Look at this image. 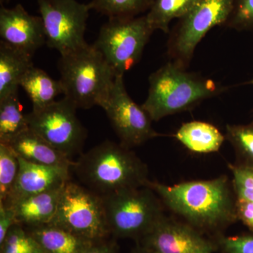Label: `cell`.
<instances>
[{
    "instance_id": "cell-1",
    "label": "cell",
    "mask_w": 253,
    "mask_h": 253,
    "mask_svg": "<svg viewBox=\"0 0 253 253\" xmlns=\"http://www.w3.org/2000/svg\"><path fill=\"white\" fill-rule=\"evenodd\" d=\"M146 186L154 190L165 207L208 237L224 234L238 221L236 198L226 175L171 186L150 180Z\"/></svg>"
},
{
    "instance_id": "cell-2",
    "label": "cell",
    "mask_w": 253,
    "mask_h": 253,
    "mask_svg": "<svg viewBox=\"0 0 253 253\" xmlns=\"http://www.w3.org/2000/svg\"><path fill=\"white\" fill-rule=\"evenodd\" d=\"M71 169L87 189L101 196L121 190L146 187L147 166L131 149L111 141L81 154Z\"/></svg>"
},
{
    "instance_id": "cell-3",
    "label": "cell",
    "mask_w": 253,
    "mask_h": 253,
    "mask_svg": "<svg viewBox=\"0 0 253 253\" xmlns=\"http://www.w3.org/2000/svg\"><path fill=\"white\" fill-rule=\"evenodd\" d=\"M148 96L142 107L153 121L194 109L205 99L218 96L226 88L211 79L189 73L170 61L149 78Z\"/></svg>"
},
{
    "instance_id": "cell-4",
    "label": "cell",
    "mask_w": 253,
    "mask_h": 253,
    "mask_svg": "<svg viewBox=\"0 0 253 253\" xmlns=\"http://www.w3.org/2000/svg\"><path fill=\"white\" fill-rule=\"evenodd\" d=\"M58 68L64 97L78 109L101 106L117 76L92 44L61 56Z\"/></svg>"
},
{
    "instance_id": "cell-5",
    "label": "cell",
    "mask_w": 253,
    "mask_h": 253,
    "mask_svg": "<svg viewBox=\"0 0 253 253\" xmlns=\"http://www.w3.org/2000/svg\"><path fill=\"white\" fill-rule=\"evenodd\" d=\"M101 198L110 234L116 239L138 242L166 215L163 201L147 186L121 190Z\"/></svg>"
},
{
    "instance_id": "cell-6",
    "label": "cell",
    "mask_w": 253,
    "mask_h": 253,
    "mask_svg": "<svg viewBox=\"0 0 253 253\" xmlns=\"http://www.w3.org/2000/svg\"><path fill=\"white\" fill-rule=\"evenodd\" d=\"M154 32L146 15L109 18L100 28L92 45L103 55L116 76H124L139 62Z\"/></svg>"
},
{
    "instance_id": "cell-7",
    "label": "cell",
    "mask_w": 253,
    "mask_h": 253,
    "mask_svg": "<svg viewBox=\"0 0 253 253\" xmlns=\"http://www.w3.org/2000/svg\"><path fill=\"white\" fill-rule=\"evenodd\" d=\"M49 224L92 242L111 236L101 196L71 180L63 186L57 211Z\"/></svg>"
},
{
    "instance_id": "cell-8",
    "label": "cell",
    "mask_w": 253,
    "mask_h": 253,
    "mask_svg": "<svg viewBox=\"0 0 253 253\" xmlns=\"http://www.w3.org/2000/svg\"><path fill=\"white\" fill-rule=\"evenodd\" d=\"M46 44L64 56L88 45L84 39L89 4L77 0H38Z\"/></svg>"
},
{
    "instance_id": "cell-9",
    "label": "cell",
    "mask_w": 253,
    "mask_h": 253,
    "mask_svg": "<svg viewBox=\"0 0 253 253\" xmlns=\"http://www.w3.org/2000/svg\"><path fill=\"white\" fill-rule=\"evenodd\" d=\"M76 107L66 97L26 115L30 129L71 158L81 154L87 131L78 119Z\"/></svg>"
},
{
    "instance_id": "cell-10",
    "label": "cell",
    "mask_w": 253,
    "mask_h": 253,
    "mask_svg": "<svg viewBox=\"0 0 253 253\" xmlns=\"http://www.w3.org/2000/svg\"><path fill=\"white\" fill-rule=\"evenodd\" d=\"M233 2L234 0H201L180 18L168 43V55L172 61L187 68L205 36L214 26L225 24Z\"/></svg>"
},
{
    "instance_id": "cell-11",
    "label": "cell",
    "mask_w": 253,
    "mask_h": 253,
    "mask_svg": "<svg viewBox=\"0 0 253 253\" xmlns=\"http://www.w3.org/2000/svg\"><path fill=\"white\" fill-rule=\"evenodd\" d=\"M123 76H116L107 99L100 107L107 115L121 144L131 149L161 134L153 128V121L144 108L128 94Z\"/></svg>"
},
{
    "instance_id": "cell-12",
    "label": "cell",
    "mask_w": 253,
    "mask_h": 253,
    "mask_svg": "<svg viewBox=\"0 0 253 253\" xmlns=\"http://www.w3.org/2000/svg\"><path fill=\"white\" fill-rule=\"evenodd\" d=\"M156 253H214L217 244L181 219L165 215L136 243Z\"/></svg>"
},
{
    "instance_id": "cell-13",
    "label": "cell",
    "mask_w": 253,
    "mask_h": 253,
    "mask_svg": "<svg viewBox=\"0 0 253 253\" xmlns=\"http://www.w3.org/2000/svg\"><path fill=\"white\" fill-rule=\"evenodd\" d=\"M0 42L31 56L46 44L41 16L30 14L21 4L0 8Z\"/></svg>"
},
{
    "instance_id": "cell-14",
    "label": "cell",
    "mask_w": 253,
    "mask_h": 253,
    "mask_svg": "<svg viewBox=\"0 0 253 253\" xmlns=\"http://www.w3.org/2000/svg\"><path fill=\"white\" fill-rule=\"evenodd\" d=\"M18 159L17 179L7 199L1 204L11 207L29 196L62 187L71 180V168L42 166Z\"/></svg>"
},
{
    "instance_id": "cell-15",
    "label": "cell",
    "mask_w": 253,
    "mask_h": 253,
    "mask_svg": "<svg viewBox=\"0 0 253 253\" xmlns=\"http://www.w3.org/2000/svg\"><path fill=\"white\" fill-rule=\"evenodd\" d=\"M9 145L18 158L46 166L71 168L74 161L60 152L29 127L14 138Z\"/></svg>"
},
{
    "instance_id": "cell-16",
    "label": "cell",
    "mask_w": 253,
    "mask_h": 253,
    "mask_svg": "<svg viewBox=\"0 0 253 253\" xmlns=\"http://www.w3.org/2000/svg\"><path fill=\"white\" fill-rule=\"evenodd\" d=\"M63 186L29 196L11 206L16 223L27 227L49 224L57 211Z\"/></svg>"
},
{
    "instance_id": "cell-17",
    "label": "cell",
    "mask_w": 253,
    "mask_h": 253,
    "mask_svg": "<svg viewBox=\"0 0 253 253\" xmlns=\"http://www.w3.org/2000/svg\"><path fill=\"white\" fill-rule=\"evenodd\" d=\"M27 230L45 253H84L94 243L51 224Z\"/></svg>"
},
{
    "instance_id": "cell-18",
    "label": "cell",
    "mask_w": 253,
    "mask_h": 253,
    "mask_svg": "<svg viewBox=\"0 0 253 253\" xmlns=\"http://www.w3.org/2000/svg\"><path fill=\"white\" fill-rule=\"evenodd\" d=\"M174 136L184 147L196 154L217 152L226 139L212 124L197 121L184 123Z\"/></svg>"
},
{
    "instance_id": "cell-19",
    "label": "cell",
    "mask_w": 253,
    "mask_h": 253,
    "mask_svg": "<svg viewBox=\"0 0 253 253\" xmlns=\"http://www.w3.org/2000/svg\"><path fill=\"white\" fill-rule=\"evenodd\" d=\"M33 66V56L0 42V99L18 92L21 80Z\"/></svg>"
},
{
    "instance_id": "cell-20",
    "label": "cell",
    "mask_w": 253,
    "mask_h": 253,
    "mask_svg": "<svg viewBox=\"0 0 253 253\" xmlns=\"http://www.w3.org/2000/svg\"><path fill=\"white\" fill-rule=\"evenodd\" d=\"M19 86L29 96L33 111L44 109L56 101L59 95L63 94L61 81L53 79L45 71L36 66L30 68L23 76Z\"/></svg>"
},
{
    "instance_id": "cell-21",
    "label": "cell",
    "mask_w": 253,
    "mask_h": 253,
    "mask_svg": "<svg viewBox=\"0 0 253 253\" xmlns=\"http://www.w3.org/2000/svg\"><path fill=\"white\" fill-rule=\"evenodd\" d=\"M201 0H153L146 14L154 31L169 33V23L175 18H182L194 9Z\"/></svg>"
},
{
    "instance_id": "cell-22",
    "label": "cell",
    "mask_w": 253,
    "mask_h": 253,
    "mask_svg": "<svg viewBox=\"0 0 253 253\" xmlns=\"http://www.w3.org/2000/svg\"><path fill=\"white\" fill-rule=\"evenodd\" d=\"M28 126L18 92L0 99V143L9 144Z\"/></svg>"
},
{
    "instance_id": "cell-23",
    "label": "cell",
    "mask_w": 253,
    "mask_h": 253,
    "mask_svg": "<svg viewBox=\"0 0 253 253\" xmlns=\"http://www.w3.org/2000/svg\"><path fill=\"white\" fill-rule=\"evenodd\" d=\"M225 136L235 151L236 164L253 168V121L247 125H227Z\"/></svg>"
},
{
    "instance_id": "cell-24",
    "label": "cell",
    "mask_w": 253,
    "mask_h": 253,
    "mask_svg": "<svg viewBox=\"0 0 253 253\" xmlns=\"http://www.w3.org/2000/svg\"><path fill=\"white\" fill-rule=\"evenodd\" d=\"M153 0H91L90 9L111 18H131L149 11Z\"/></svg>"
},
{
    "instance_id": "cell-25",
    "label": "cell",
    "mask_w": 253,
    "mask_h": 253,
    "mask_svg": "<svg viewBox=\"0 0 253 253\" xmlns=\"http://www.w3.org/2000/svg\"><path fill=\"white\" fill-rule=\"evenodd\" d=\"M19 159L9 146L0 143V202L7 199L19 172Z\"/></svg>"
},
{
    "instance_id": "cell-26",
    "label": "cell",
    "mask_w": 253,
    "mask_h": 253,
    "mask_svg": "<svg viewBox=\"0 0 253 253\" xmlns=\"http://www.w3.org/2000/svg\"><path fill=\"white\" fill-rule=\"evenodd\" d=\"M0 253H45L36 239L20 224H14L4 242Z\"/></svg>"
},
{
    "instance_id": "cell-27",
    "label": "cell",
    "mask_w": 253,
    "mask_h": 253,
    "mask_svg": "<svg viewBox=\"0 0 253 253\" xmlns=\"http://www.w3.org/2000/svg\"><path fill=\"white\" fill-rule=\"evenodd\" d=\"M232 172L233 189L236 200L253 202V168L239 165H228Z\"/></svg>"
},
{
    "instance_id": "cell-28",
    "label": "cell",
    "mask_w": 253,
    "mask_h": 253,
    "mask_svg": "<svg viewBox=\"0 0 253 253\" xmlns=\"http://www.w3.org/2000/svg\"><path fill=\"white\" fill-rule=\"evenodd\" d=\"M224 26L239 31L253 28V0H234Z\"/></svg>"
},
{
    "instance_id": "cell-29",
    "label": "cell",
    "mask_w": 253,
    "mask_h": 253,
    "mask_svg": "<svg viewBox=\"0 0 253 253\" xmlns=\"http://www.w3.org/2000/svg\"><path fill=\"white\" fill-rule=\"evenodd\" d=\"M221 253H253V233L237 236L224 234L212 238Z\"/></svg>"
},
{
    "instance_id": "cell-30",
    "label": "cell",
    "mask_w": 253,
    "mask_h": 253,
    "mask_svg": "<svg viewBox=\"0 0 253 253\" xmlns=\"http://www.w3.org/2000/svg\"><path fill=\"white\" fill-rule=\"evenodd\" d=\"M16 224L17 223L13 208L0 203V245L4 242L10 229Z\"/></svg>"
},
{
    "instance_id": "cell-31",
    "label": "cell",
    "mask_w": 253,
    "mask_h": 253,
    "mask_svg": "<svg viewBox=\"0 0 253 253\" xmlns=\"http://www.w3.org/2000/svg\"><path fill=\"white\" fill-rule=\"evenodd\" d=\"M236 211L238 220L242 221L253 233V202L236 200Z\"/></svg>"
},
{
    "instance_id": "cell-32",
    "label": "cell",
    "mask_w": 253,
    "mask_h": 253,
    "mask_svg": "<svg viewBox=\"0 0 253 253\" xmlns=\"http://www.w3.org/2000/svg\"><path fill=\"white\" fill-rule=\"evenodd\" d=\"M118 249L116 239L112 238L94 242L84 253H118Z\"/></svg>"
},
{
    "instance_id": "cell-33",
    "label": "cell",
    "mask_w": 253,
    "mask_h": 253,
    "mask_svg": "<svg viewBox=\"0 0 253 253\" xmlns=\"http://www.w3.org/2000/svg\"><path fill=\"white\" fill-rule=\"evenodd\" d=\"M131 253H156L150 250L142 247L139 245H136V247L131 251Z\"/></svg>"
},
{
    "instance_id": "cell-34",
    "label": "cell",
    "mask_w": 253,
    "mask_h": 253,
    "mask_svg": "<svg viewBox=\"0 0 253 253\" xmlns=\"http://www.w3.org/2000/svg\"><path fill=\"white\" fill-rule=\"evenodd\" d=\"M252 83H253V81H252Z\"/></svg>"
}]
</instances>
